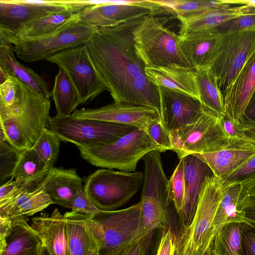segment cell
Listing matches in <instances>:
<instances>
[{
  "instance_id": "obj_1",
  "label": "cell",
  "mask_w": 255,
  "mask_h": 255,
  "mask_svg": "<svg viewBox=\"0 0 255 255\" xmlns=\"http://www.w3.org/2000/svg\"><path fill=\"white\" fill-rule=\"evenodd\" d=\"M143 17L98 27L85 44L97 74L114 102L151 108L162 123L157 87L146 75L145 65L134 47L133 32Z\"/></svg>"
},
{
  "instance_id": "obj_2",
  "label": "cell",
  "mask_w": 255,
  "mask_h": 255,
  "mask_svg": "<svg viewBox=\"0 0 255 255\" xmlns=\"http://www.w3.org/2000/svg\"><path fill=\"white\" fill-rule=\"evenodd\" d=\"M50 103V98L22 83L18 102L9 113L0 118V130L6 141L19 150L32 148L48 127Z\"/></svg>"
},
{
  "instance_id": "obj_3",
  "label": "cell",
  "mask_w": 255,
  "mask_h": 255,
  "mask_svg": "<svg viewBox=\"0 0 255 255\" xmlns=\"http://www.w3.org/2000/svg\"><path fill=\"white\" fill-rule=\"evenodd\" d=\"M223 189L218 177L213 175L206 178L193 220L177 237L176 255H203L210 247L216 234L213 223Z\"/></svg>"
},
{
  "instance_id": "obj_4",
  "label": "cell",
  "mask_w": 255,
  "mask_h": 255,
  "mask_svg": "<svg viewBox=\"0 0 255 255\" xmlns=\"http://www.w3.org/2000/svg\"><path fill=\"white\" fill-rule=\"evenodd\" d=\"M77 148L81 157L95 166L128 172L135 171L138 162L146 154L165 151L139 128L103 145Z\"/></svg>"
},
{
  "instance_id": "obj_5",
  "label": "cell",
  "mask_w": 255,
  "mask_h": 255,
  "mask_svg": "<svg viewBox=\"0 0 255 255\" xmlns=\"http://www.w3.org/2000/svg\"><path fill=\"white\" fill-rule=\"evenodd\" d=\"M133 34L136 53L145 67L177 64L191 67L182 51L179 35L154 15L144 16Z\"/></svg>"
},
{
  "instance_id": "obj_6",
  "label": "cell",
  "mask_w": 255,
  "mask_h": 255,
  "mask_svg": "<svg viewBox=\"0 0 255 255\" xmlns=\"http://www.w3.org/2000/svg\"><path fill=\"white\" fill-rule=\"evenodd\" d=\"M142 159L144 177L139 203L140 228L145 235L167 227V208L171 201L169 179L163 170L160 152L151 151Z\"/></svg>"
},
{
  "instance_id": "obj_7",
  "label": "cell",
  "mask_w": 255,
  "mask_h": 255,
  "mask_svg": "<svg viewBox=\"0 0 255 255\" xmlns=\"http://www.w3.org/2000/svg\"><path fill=\"white\" fill-rule=\"evenodd\" d=\"M143 177L140 171L101 169L86 178L83 189L98 209L114 211L126 204L136 193Z\"/></svg>"
},
{
  "instance_id": "obj_8",
  "label": "cell",
  "mask_w": 255,
  "mask_h": 255,
  "mask_svg": "<svg viewBox=\"0 0 255 255\" xmlns=\"http://www.w3.org/2000/svg\"><path fill=\"white\" fill-rule=\"evenodd\" d=\"M97 28L77 17L55 33L43 38L32 40L9 39L0 42L10 43L17 57L24 62H32L45 60L65 49L85 44Z\"/></svg>"
},
{
  "instance_id": "obj_9",
  "label": "cell",
  "mask_w": 255,
  "mask_h": 255,
  "mask_svg": "<svg viewBox=\"0 0 255 255\" xmlns=\"http://www.w3.org/2000/svg\"><path fill=\"white\" fill-rule=\"evenodd\" d=\"M48 128L61 141L72 143L77 147H93L114 142L138 128L105 121L78 119L71 116L50 117Z\"/></svg>"
},
{
  "instance_id": "obj_10",
  "label": "cell",
  "mask_w": 255,
  "mask_h": 255,
  "mask_svg": "<svg viewBox=\"0 0 255 255\" xmlns=\"http://www.w3.org/2000/svg\"><path fill=\"white\" fill-rule=\"evenodd\" d=\"M170 133L173 151L179 159L215 151L230 142L223 130L221 116L207 108L193 123Z\"/></svg>"
},
{
  "instance_id": "obj_11",
  "label": "cell",
  "mask_w": 255,
  "mask_h": 255,
  "mask_svg": "<svg viewBox=\"0 0 255 255\" xmlns=\"http://www.w3.org/2000/svg\"><path fill=\"white\" fill-rule=\"evenodd\" d=\"M255 53V28L222 34L210 68L223 95Z\"/></svg>"
},
{
  "instance_id": "obj_12",
  "label": "cell",
  "mask_w": 255,
  "mask_h": 255,
  "mask_svg": "<svg viewBox=\"0 0 255 255\" xmlns=\"http://www.w3.org/2000/svg\"><path fill=\"white\" fill-rule=\"evenodd\" d=\"M45 60L67 70L79 93L82 104L91 102L107 90L92 64L85 44L65 49Z\"/></svg>"
},
{
  "instance_id": "obj_13",
  "label": "cell",
  "mask_w": 255,
  "mask_h": 255,
  "mask_svg": "<svg viewBox=\"0 0 255 255\" xmlns=\"http://www.w3.org/2000/svg\"><path fill=\"white\" fill-rule=\"evenodd\" d=\"M93 218L101 234V255L144 235L139 202L121 210H103Z\"/></svg>"
},
{
  "instance_id": "obj_14",
  "label": "cell",
  "mask_w": 255,
  "mask_h": 255,
  "mask_svg": "<svg viewBox=\"0 0 255 255\" xmlns=\"http://www.w3.org/2000/svg\"><path fill=\"white\" fill-rule=\"evenodd\" d=\"M168 14L161 6L153 0L126 1L125 2L103 1L85 7L79 19L91 26L108 27L143 17L147 15Z\"/></svg>"
},
{
  "instance_id": "obj_15",
  "label": "cell",
  "mask_w": 255,
  "mask_h": 255,
  "mask_svg": "<svg viewBox=\"0 0 255 255\" xmlns=\"http://www.w3.org/2000/svg\"><path fill=\"white\" fill-rule=\"evenodd\" d=\"M79 4V0H0V32L14 31L42 17Z\"/></svg>"
},
{
  "instance_id": "obj_16",
  "label": "cell",
  "mask_w": 255,
  "mask_h": 255,
  "mask_svg": "<svg viewBox=\"0 0 255 255\" xmlns=\"http://www.w3.org/2000/svg\"><path fill=\"white\" fill-rule=\"evenodd\" d=\"M71 116L78 119L97 120L132 126L145 131L150 121L156 119L160 121L158 113L151 108L115 102L97 109L76 110Z\"/></svg>"
},
{
  "instance_id": "obj_17",
  "label": "cell",
  "mask_w": 255,
  "mask_h": 255,
  "mask_svg": "<svg viewBox=\"0 0 255 255\" xmlns=\"http://www.w3.org/2000/svg\"><path fill=\"white\" fill-rule=\"evenodd\" d=\"M160 98L162 123L169 132L191 124L206 108L198 99L161 86H156Z\"/></svg>"
},
{
  "instance_id": "obj_18",
  "label": "cell",
  "mask_w": 255,
  "mask_h": 255,
  "mask_svg": "<svg viewBox=\"0 0 255 255\" xmlns=\"http://www.w3.org/2000/svg\"><path fill=\"white\" fill-rule=\"evenodd\" d=\"M183 159L185 193L182 207L178 214L180 232L191 224L205 179L214 175L208 165L196 156L190 154Z\"/></svg>"
},
{
  "instance_id": "obj_19",
  "label": "cell",
  "mask_w": 255,
  "mask_h": 255,
  "mask_svg": "<svg viewBox=\"0 0 255 255\" xmlns=\"http://www.w3.org/2000/svg\"><path fill=\"white\" fill-rule=\"evenodd\" d=\"M192 155L206 163L214 175L221 179L255 155V140L250 138L230 141L228 145L220 150Z\"/></svg>"
},
{
  "instance_id": "obj_20",
  "label": "cell",
  "mask_w": 255,
  "mask_h": 255,
  "mask_svg": "<svg viewBox=\"0 0 255 255\" xmlns=\"http://www.w3.org/2000/svg\"><path fill=\"white\" fill-rule=\"evenodd\" d=\"M179 36L182 51L190 66L194 69L210 67L222 37L217 28Z\"/></svg>"
},
{
  "instance_id": "obj_21",
  "label": "cell",
  "mask_w": 255,
  "mask_h": 255,
  "mask_svg": "<svg viewBox=\"0 0 255 255\" xmlns=\"http://www.w3.org/2000/svg\"><path fill=\"white\" fill-rule=\"evenodd\" d=\"M255 91V53L249 59L223 94L225 114L241 123Z\"/></svg>"
},
{
  "instance_id": "obj_22",
  "label": "cell",
  "mask_w": 255,
  "mask_h": 255,
  "mask_svg": "<svg viewBox=\"0 0 255 255\" xmlns=\"http://www.w3.org/2000/svg\"><path fill=\"white\" fill-rule=\"evenodd\" d=\"M63 10L53 13L31 22L11 32H0V42L9 39L32 40L52 34L72 20L79 17L80 12L90 6L86 0Z\"/></svg>"
},
{
  "instance_id": "obj_23",
  "label": "cell",
  "mask_w": 255,
  "mask_h": 255,
  "mask_svg": "<svg viewBox=\"0 0 255 255\" xmlns=\"http://www.w3.org/2000/svg\"><path fill=\"white\" fill-rule=\"evenodd\" d=\"M30 225L49 255H69L65 218L57 208L32 218Z\"/></svg>"
},
{
  "instance_id": "obj_24",
  "label": "cell",
  "mask_w": 255,
  "mask_h": 255,
  "mask_svg": "<svg viewBox=\"0 0 255 255\" xmlns=\"http://www.w3.org/2000/svg\"><path fill=\"white\" fill-rule=\"evenodd\" d=\"M54 204L72 209L74 199L82 186V180L75 169L51 168L41 183Z\"/></svg>"
},
{
  "instance_id": "obj_25",
  "label": "cell",
  "mask_w": 255,
  "mask_h": 255,
  "mask_svg": "<svg viewBox=\"0 0 255 255\" xmlns=\"http://www.w3.org/2000/svg\"><path fill=\"white\" fill-rule=\"evenodd\" d=\"M145 72L155 86L183 93L200 100L194 68L172 64L167 67H145Z\"/></svg>"
},
{
  "instance_id": "obj_26",
  "label": "cell",
  "mask_w": 255,
  "mask_h": 255,
  "mask_svg": "<svg viewBox=\"0 0 255 255\" xmlns=\"http://www.w3.org/2000/svg\"><path fill=\"white\" fill-rule=\"evenodd\" d=\"M253 13L255 6L230 3L198 14L178 17L180 21L179 35L215 27L235 17Z\"/></svg>"
},
{
  "instance_id": "obj_27",
  "label": "cell",
  "mask_w": 255,
  "mask_h": 255,
  "mask_svg": "<svg viewBox=\"0 0 255 255\" xmlns=\"http://www.w3.org/2000/svg\"><path fill=\"white\" fill-rule=\"evenodd\" d=\"M54 204L49 196L39 186L26 189L12 199L0 205V215L11 221L27 220V218Z\"/></svg>"
},
{
  "instance_id": "obj_28",
  "label": "cell",
  "mask_w": 255,
  "mask_h": 255,
  "mask_svg": "<svg viewBox=\"0 0 255 255\" xmlns=\"http://www.w3.org/2000/svg\"><path fill=\"white\" fill-rule=\"evenodd\" d=\"M223 187L222 198L213 223L215 234L226 224L246 223L244 204L248 195L243 184L235 183Z\"/></svg>"
},
{
  "instance_id": "obj_29",
  "label": "cell",
  "mask_w": 255,
  "mask_h": 255,
  "mask_svg": "<svg viewBox=\"0 0 255 255\" xmlns=\"http://www.w3.org/2000/svg\"><path fill=\"white\" fill-rule=\"evenodd\" d=\"M0 69L42 96L48 98L51 97V91L45 81L16 60L10 43L0 42Z\"/></svg>"
},
{
  "instance_id": "obj_30",
  "label": "cell",
  "mask_w": 255,
  "mask_h": 255,
  "mask_svg": "<svg viewBox=\"0 0 255 255\" xmlns=\"http://www.w3.org/2000/svg\"><path fill=\"white\" fill-rule=\"evenodd\" d=\"M13 228L0 255H41L42 242L26 220L12 221Z\"/></svg>"
},
{
  "instance_id": "obj_31",
  "label": "cell",
  "mask_w": 255,
  "mask_h": 255,
  "mask_svg": "<svg viewBox=\"0 0 255 255\" xmlns=\"http://www.w3.org/2000/svg\"><path fill=\"white\" fill-rule=\"evenodd\" d=\"M69 255H89L93 235L89 224L90 216L72 210L64 214Z\"/></svg>"
},
{
  "instance_id": "obj_32",
  "label": "cell",
  "mask_w": 255,
  "mask_h": 255,
  "mask_svg": "<svg viewBox=\"0 0 255 255\" xmlns=\"http://www.w3.org/2000/svg\"><path fill=\"white\" fill-rule=\"evenodd\" d=\"M55 77L51 97L56 110V115L66 117L72 115L77 107L81 104L79 93L67 70L58 66Z\"/></svg>"
},
{
  "instance_id": "obj_33",
  "label": "cell",
  "mask_w": 255,
  "mask_h": 255,
  "mask_svg": "<svg viewBox=\"0 0 255 255\" xmlns=\"http://www.w3.org/2000/svg\"><path fill=\"white\" fill-rule=\"evenodd\" d=\"M195 79L202 104L213 113L223 116L225 114L223 95L210 68L195 69Z\"/></svg>"
},
{
  "instance_id": "obj_34",
  "label": "cell",
  "mask_w": 255,
  "mask_h": 255,
  "mask_svg": "<svg viewBox=\"0 0 255 255\" xmlns=\"http://www.w3.org/2000/svg\"><path fill=\"white\" fill-rule=\"evenodd\" d=\"M49 169L32 148L27 149L21 151L10 178L17 181L42 182Z\"/></svg>"
},
{
  "instance_id": "obj_35",
  "label": "cell",
  "mask_w": 255,
  "mask_h": 255,
  "mask_svg": "<svg viewBox=\"0 0 255 255\" xmlns=\"http://www.w3.org/2000/svg\"><path fill=\"white\" fill-rule=\"evenodd\" d=\"M153 1L163 7L168 14H174L177 18L198 14L232 3L229 0L215 1L163 0Z\"/></svg>"
},
{
  "instance_id": "obj_36",
  "label": "cell",
  "mask_w": 255,
  "mask_h": 255,
  "mask_svg": "<svg viewBox=\"0 0 255 255\" xmlns=\"http://www.w3.org/2000/svg\"><path fill=\"white\" fill-rule=\"evenodd\" d=\"M242 224H228L216 233L212 245L215 255H242Z\"/></svg>"
},
{
  "instance_id": "obj_37",
  "label": "cell",
  "mask_w": 255,
  "mask_h": 255,
  "mask_svg": "<svg viewBox=\"0 0 255 255\" xmlns=\"http://www.w3.org/2000/svg\"><path fill=\"white\" fill-rule=\"evenodd\" d=\"M60 141L55 133L45 128L32 147L47 169L53 167L57 160Z\"/></svg>"
},
{
  "instance_id": "obj_38",
  "label": "cell",
  "mask_w": 255,
  "mask_h": 255,
  "mask_svg": "<svg viewBox=\"0 0 255 255\" xmlns=\"http://www.w3.org/2000/svg\"><path fill=\"white\" fill-rule=\"evenodd\" d=\"M169 188L170 201L178 214L182 207L185 193L183 158L180 159L169 179Z\"/></svg>"
},
{
  "instance_id": "obj_39",
  "label": "cell",
  "mask_w": 255,
  "mask_h": 255,
  "mask_svg": "<svg viewBox=\"0 0 255 255\" xmlns=\"http://www.w3.org/2000/svg\"><path fill=\"white\" fill-rule=\"evenodd\" d=\"M153 234H145L102 255H149Z\"/></svg>"
},
{
  "instance_id": "obj_40",
  "label": "cell",
  "mask_w": 255,
  "mask_h": 255,
  "mask_svg": "<svg viewBox=\"0 0 255 255\" xmlns=\"http://www.w3.org/2000/svg\"><path fill=\"white\" fill-rule=\"evenodd\" d=\"M21 150L7 141L0 142V181L1 184L11 178L19 158Z\"/></svg>"
},
{
  "instance_id": "obj_41",
  "label": "cell",
  "mask_w": 255,
  "mask_h": 255,
  "mask_svg": "<svg viewBox=\"0 0 255 255\" xmlns=\"http://www.w3.org/2000/svg\"><path fill=\"white\" fill-rule=\"evenodd\" d=\"M42 182L17 181L10 179L1 185L0 188V205L12 199L23 191L41 185Z\"/></svg>"
},
{
  "instance_id": "obj_42",
  "label": "cell",
  "mask_w": 255,
  "mask_h": 255,
  "mask_svg": "<svg viewBox=\"0 0 255 255\" xmlns=\"http://www.w3.org/2000/svg\"><path fill=\"white\" fill-rule=\"evenodd\" d=\"M145 131L151 139L165 151H173L170 133L159 119L150 121L147 125Z\"/></svg>"
},
{
  "instance_id": "obj_43",
  "label": "cell",
  "mask_w": 255,
  "mask_h": 255,
  "mask_svg": "<svg viewBox=\"0 0 255 255\" xmlns=\"http://www.w3.org/2000/svg\"><path fill=\"white\" fill-rule=\"evenodd\" d=\"M216 27L222 34L255 28V13L235 17Z\"/></svg>"
},
{
  "instance_id": "obj_44",
  "label": "cell",
  "mask_w": 255,
  "mask_h": 255,
  "mask_svg": "<svg viewBox=\"0 0 255 255\" xmlns=\"http://www.w3.org/2000/svg\"><path fill=\"white\" fill-rule=\"evenodd\" d=\"M255 176V155L249 159L238 168L220 179L224 187L242 183Z\"/></svg>"
},
{
  "instance_id": "obj_45",
  "label": "cell",
  "mask_w": 255,
  "mask_h": 255,
  "mask_svg": "<svg viewBox=\"0 0 255 255\" xmlns=\"http://www.w3.org/2000/svg\"><path fill=\"white\" fill-rule=\"evenodd\" d=\"M223 130L230 141L250 138L247 136L241 123L234 121L225 114L221 116Z\"/></svg>"
},
{
  "instance_id": "obj_46",
  "label": "cell",
  "mask_w": 255,
  "mask_h": 255,
  "mask_svg": "<svg viewBox=\"0 0 255 255\" xmlns=\"http://www.w3.org/2000/svg\"><path fill=\"white\" fill-rule=\"evenodd\" d=\"M72 210L80 213L94 216L103 210L98 209L85 194L83 187H81L73 202Z\"/></svg>"
},
{
  "instance_id": "obj_47",
  "label": "cell",
  "mask_w": 255,
  "mask_h": 255,
  "mask_svg": "<svg viewBox=\"0 0 255 255\" xmlns=\"http://www.w3.org/2000/svg\"><path fill=\"white\" fill-rule=\"evenodd\" d=\"M177 236L169 227L162 229V235L155 255H174Z\"/></svg>"
},
{
  "instance_id": "obj_48",
  "label": "cell",
  "mask_w": 255,
  "mask_h": 255,
  "mask_svg": "<svg viewBox=\"0 0 255 255\" xmlns=\"http://www.w3.org/2000/svg\"><path fill=\"white\" fill-rule=\"evenodd\" d=\"M242 255H255V227L242 224Z\"/></svg>"
},
{
  "instance_id": "obj_49",
  "label": "cell",
  "mask_w": 255,
  "mask_h": 255,
  "mask_svg": "<svg viewBox=\"0 0 255 255\" xmlns=\"http://www.w3.org/2000/svg\"><path fill=\"white\" fill-rule=\"evenodd\" d=\"M12 228V221L7 217L0 215V253L5 249L6 238L11 233Z\"/></svg>"
},
{
  "instance_id": "obj_50",
  "label": "cell",
  "mask_w": 255,
  "mask_h": 255,
  "mask_svg": "<svg viewBox=\"0 0 255 255\" xmlns=\"http://www.w3.org/2000/svg\"><path fill=\"white\" fill-rule=\"evenodd\" d=\"M246 223L255 227V197L247 196L244 204Z\"/></svg>"
},
{
  "instance_id": "obj_51",
  "label": "cell",
  "mask_w": 255,
  "mask_h": 255,
  "mask_svg": "<svg viewBox=\"0 0 255 255\" xmlns=\"http://www.w3.org/2000/svg\"><path fill=\"white\" fill-rule=\"evenodd\" d=\"M243 120L255 123V91L245 109Z\"/></svg>"
},
{
  "instance_id": "obj_52",
  "label": "cell",
  "mask_w": 255,
  "mask_h": 255,
  "mask_svg": "<svg viewBox=\"0 0 255 255\" xmlns=\"http://www.w3.org/2000/svg\"><path fill=\"white\" fill-rule=\"evenodd\" d=\"M89 224L93 235V240L91 249L89 255H101V243L99 239L96 236L92 224L90 219L89 220Z\"/></svg>"
},
{
  "instance_id": "obj_53",
  "label": "cell",
  "mask_w": 255,
  "mask_h": 255,
  "mask_svg": "<svg viewBox=\"0 0 255 255\" xmlns=\"http://www.w3.org/2000/svg\"><path fill=\"white\" fill-rule=\"evenodd\" d=\"M243 184L247 194L251 197H255V176L241 183Z\"/></svg>"
},
{
  "instance_id": "obj_54",
  "label": "cell",
  "mask_w": 255,
  "mask_h": 255,
  "mask_svg": "<svg viewBox=\"0 0 255 255\" xmlns=\"http://www.w3.org/2000/svg\"><path fill=\"white\" fill-rule=\"evenodd\" d=\"M241 123L247 136L255 140V123L244 120Z\"/></svg>"
},
{
  "instance_id": "obj_55",
  "label": "cell",
  "mask_w": 255,
  "mask_h": 255,
  "mask_svg": "<svg viewBox=\"0 0 255 255\" xmlns=\"http://www.w3.org/2000/svg\"><path fill=\"white\" fill-rule=\"evenodd\" d=\"M41 255H49L46 249L43 245L42 247Z\"/></svg>"
},
{
  "instance_id": "obj_56",
  "label": "cell",
  "mask_w": 255,
  "mask_h": 255,
  "mask_svg": "<svg viewBox=\"0 0 255 255\" xmlns=\"http://www.w3.org/2000/svg\"><path fill=\"white\" fill-rule=\"evenodd\" d=\"M212 245L210 248L209 255H215L212 251Z\"/></svg>"
},
{
  "instance_id": "obj_57",
  "label": "cell",
  "mask_w": 255,
  "mask_h": 255,
  "mask_svg": "<svg viewBox=\"0 0 255 255\" xmlns=\"http://www.w3.org/2000/svg\"><path fill=\"white\" fill-rule=\"evenodd\" d=\"M212 245V244H211ZM211 246H210V247L208 248V249L205 252V253L203 255H209V250H210V248L211 247Z\"/></svg>"
},
{
  "instance_id": "obj_58",
  "label": "cell",
  "mask_w": 255,
  "mask_h": 255,
  "mask_svg": "<svg viewBox=\"0 0 255 255\" xmlns=\"http://www.w3.org/2000/svg\"><path fill=\"white\" fill-rule=\"evenodd\" d=\"M174 255H176L175 253H174Z\"/></svg>"
}]
</instances>
